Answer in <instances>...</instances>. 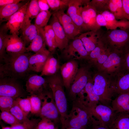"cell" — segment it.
I'll return each mask as SVG.
<instances>
[{"instance_id":"6da1fadb","label":"cell","mask_w":129,"mask_h":129,"mask_svg":"<svg viewBox=\"0 0 129 129\" xmlns=\"http://www.w3.org/2000/svg\"><path fill=\"white\" fill-rule=\"evenodd\" d=\"M26 52L18 54L6 53L0 61V78L9 77L18 80L26 76L30 70L29 58L31 55Z\"/></svg>"},{"instance_id":"7a4b0ae2","label":"cell","mask_w":129,"mask_h":129,"mask_svg":"<svg viewBox=\"0 0 129 129\" xmlns=\"http://www.w3.org/2000/svg\"><path fill=\"white\" fill-rule=\"evenodd\" d=\"M98 121L93 116L89 108L80 98L74 102L70 113L64 121V129L72 127L82 129H91Z\"/></svg>"},{"instance_id":"3957f363","label":"cell","mask_w":129,"mask_h":129,"mask_svg":"<svg viewBox=\"0 0 129 129\" xmlns=\"http://www.w3.org/2000/svg\"><path fill=\"white\" fill-rule=\"evenodd\" d=\"M93 88L102 104L110 106L112 98L115 93L114 88L115 78L97 71L92 77Z\"/></svg>"},{"instance_id":"277c9868","label":"cell","mask_w":129,"mask_h":129,"mask_svg":"<svg viewBox=\"0 0 129 129\" xmlns=\"http://www.w3.org/2000/svg\"><path fill=\"white\" fill-rule=\"evenodd\" d=\"M45 78L59 111L61 123L63 126L68 115L67 100L62 78L61 76L57 73Z\"/></svg>"},{"instance_id":"5b68a950","label":"cell","mask_w":129,"mask_h":129,"mask_svg":"<svg viewBox=\"0 0 129 129\" xmlns=\"http://www.w3.org/2000/svg\"><path fill=\"white\" fill-rule=\"evenodd\" d=\"M100 40L110 52L122 51L129 44V30H102Z\"/></svg>"},{"instance_id":"8992f818","label":"cell","mask_w":129,"mask_h":129,"mask_svg":"<svg viewBox=\"0 0 129 129\" xmlns=\"http://www.w3.org/2000/svg\"><path fill=\"white\" fill-rule=\"evenodd\" d=\"M97 70L114 78L124 72L123 51L111 52L106 60Z\"/></svg>"},{"instance_id":"52a82bcc","label":"cell","mask_w":129,"mask_h":129,"mask_svg":"<svg viewBox=\"0 0 129 129\" xmlns=\"http://www.w3.org/2000/svg\"><path fill=\"white\" fill-rule=\"evenodd\" d=\"M40 95L42 107L39 116L41 118H48L57 125L59 121L61 122L60 119L59 118H60V115L51 92H47L44 91Z\"/></svg>"},{"instance_id":"ba28073f","label":"cell","mask_w":129,"mask_h":129,"mask_svg":"<svg viewBox=\"0 0 129 129\" xmlns=\"http://www.w3.org/2000/svg\"><path fill=\"white\" fill-rule=\"evenodd\" d=\"M18 80L9 77L0 78V96H6L16 99L22 98L26 92Z\"/></svg>"},{"instance_id":"9c48e42d","label":"cell","mask_w":129,"mask_h":129,"mask_svg":"<svg viewBox=\"0 0 129 129\" xmlns=\"http://www.w3.org/2000/svg\"><path fill=\"white\" fill-rule=\"evenodd\" d=\"M89 109L93 116L98 121L99 124L109 129L113 123L117 115L111 106L101 103L94 108Z\"/></svg>"},{"instance_id":"30bf717a","label":"cell","mask_w":129,"mask_h":129,"mask_svg":"<svg viewBox=\"0 0 129 129\" xmlns=\"http://www.w3.org/2000/svg\"><path fill=\"white\" fill-rule=\"evenodd\" d=\"M62 51L63 57L69 61L86 60L88 56V53L82 42L78 37L74 39Z\"/></svg>"},{"instance_id":"8fae6325","label":"cell","mask_w":129,"mask_h":129,"mask_svg":"<svg viewBox=\"0 0 129 129\" xmlns=\"http://www.w3.org/2000/svg\"><path fill=\"white\" fill-rule=\"evenodd\" d=\"M97 22L100 27H105L107 30L122 29L129 30V21L126 19L118 20L109 11L98 14Z\"/></svg>"},{"instance_id":"7c38bea8","label":"cell","mask_w":129,"mask_h":129,"mask_svg":"<svg viewBox=\"0 0 129 129\" xmlns=\"http://www.w3.org/2000/svg\"><path fill=\"white\" fill-rule=\"evenodd\" d=\"M90 66L88 65L79 68L70 88V94L73 98L84 89L89 81L92 78L89 70Z\"/></svg>"},{"instance_id":"4fadbf2b","label":"cell","mask_w":129,"mask_h":129,"mask_svg":"<svg viewBox=\"0 0 129 129\" xmlns=\"http://www.w3.org/2000/svg\"><path fill=\"white\" fill-rule=\"evenodd\" d=\"M87 0L82 6L81 15L86 31H97L101 29L98 24L96 18L97 13L95 9L89 4Z\"/></svg>"},{"instance_id":"5bb4252c","label":"cell","mask_w":129,"mask_h":129,"mask_svg":"<svg viewBox=\"0 0 129 129\" xmlns=\"http://www.w3.org/2000/svg\"><path fill=\"white\" fill-rule=\"evenodd\" d=\"M64 10H60L52 13L55 15L62 26L66 35L69 39H74L81 32Z\"/></svg>"},{"instance_id":"9a60e30c","label":"cell","mask_w":129,"mask_h":129,"mask_svg":"<svg viewBox=\"0 0 129 129\" xmlns=\"http://www.w3.org/2000/svg\"><path fill=\"white\" fill-rule=\"evenodd\" d=\"M110 53V52L100 40L89 54L86 60L89 65L97 69L106 60Z\"/></svg>"},{"instance_id":"2e32d148","label":"cell","mask_w":129,"mask_h":129,"mask_svg":"<svg viewBox=\"0 0 129 129\" xmlns=\"http://www.w3.org/2000/svg\"><path fill=\"white\" fill-rule=\"evenodd\" d=\"M30 1H28L18 11L11 16L7 21L6 26L11 34L18 35L19 31L25 21L27 9Z\"/></svg>"},{"instance_id":"e0dca14e","label":"cell","mask_w":129,"mask_h":129,"mask_svg":"<svg viewBox=\"0 0 129 129\" xmlns=\"http://www.w3.org/2000/svg\"><path fill=\"white\" fill-rule=\"evenodd\" d=\"M87 0H70L67 14L81 31H85L81 15V10L83 5Z\"/></svg>"},{"instance_id":"ac0fdd59","label":"cell","mask_w":129,"mask_h":129,"mask_svg":"<svg viewBox=\"0 0 129 129\" xmlns=\"http://www.w3.org/2000/svg\"><path fill=\"white\" fill-rule=\"evenodd\" d=\"M60 69L64 87L70 88L79 69L78 63L75 60H69L60 67Z\"/></svg>"},{"instance_id":"d6986e66","label":"cell","mask_w":129,"mask_h":129,"mask_svg":"<svg viewBox=\"0 0 129 129\" xmlns=\"http://www.w3.org/2000/svg\"><path fill=\"white\" fill-rule=\"evenodd\" d=\"M45 78L37 74L30 75L26 82V91L31 95H39L48 86Z\"/></svg>"},{"instance_id":"ffe728a7","label":"cell","mask_w":129,"mask_h":129,"mask_svg":"<svg viewBox=\"0 0 129 129\" xmlns=\"http://www.w3.org/2000/svg\"><path fill=\"white\" fill-rule=\"evenodd\" d=\"M52 16L50 25L55 33L56 47L62 51L68 45L69 40L56 17L53 14Z\"/></svg>"},{"instance_id":"44dd1931","label":"cell","mask_w":129,"mask_h":129,"mask_svg":"<svg viewBox=\"0 0 129 129\" xmlns=\"http://www.w3.org/2000/svg\"><path fill=\"white\" fill-rule=\"evenodd\" d=\"M26 45L24 42L18 35L8 34L5 43L6 53L18 54L27 52Z\"/></svg>"},{"instance_id":"7402d4cb","label":"cell","mask_w":129,"mask_h":129,"mask_svg":"<svg viewBox=\"0 0 129 129\" xmlns=\"http://www.w3.org/2000/svg\"><path fill=\"white\" fill-rule=\"evenodd\" d=\"M102 30L100 29L97 31H87L78 37L82 42L88 55L100 41Z\"/></svg>"},{"instance_id":"603a6c76","label":"cell","mask_w":129,"mask_h":129,"mask_svg":"<svg viewBox=\"0 0 129 129\" xmlns=\"http://www.w3.org/2000/svg\"><path fill=\"white\" fill-rule=\"evenodd\" d=\"M50 52L47 49L30 55L29 58L30 70L41 72Z\"/></svg>"},{"instance_id":"cb8c5ba5","label":"cell","mask_w":129,"mask_h":129,"mask_svg":"<svg viewBox=\"0 0 129 129\" xmlns=\"http://www.w3.org/2000/svg\"><path fill=\"white\" fill-rule=\"evenodd\" d=\"M93 83L92 77L89 80L84 90V93L87 94L86 96L85 97L83 94L81 96L85 104L90 108H94L99 102V97L93 90Z\"/></svg>"},{"instance_id":"d4e9b609","label":"cell","mask_w":129,"mask_h":129,"mask_svg":"<svg viewBox=\"0 0 129 129\" xmlns=\"http://www.w3.org/2000/svg\"><path fill=\"white\" fill-rule=\"evenodd\" d=\"M111 107L117 114L126 113L129 114V92L120 94L112 100Z\"/></svg>"},{"instance_id":"484cf974","label":"cell","mask_w":129,"mask_h":129,"mask_svg":"<svg viewBox=\"0 0 129 129\" xmlns=\"http://www.w3.org/2000/svg\"><path fill=\"white\" fill-rule=\"evenodd\" d=\"M38 34L26 48L27 52L37 53L46 49L43 28H38Z\"/></svg>"},{"instance_id":"4316f807","label":"cell","mask_w":129,"mask_h":129,"mask_svg":"<svg viewBox=\"0 0 129 129\" xmlns=\"http://www.w3.org/2000/svg\"><path fill=\"white\" fill-rule=\"evenodd\" d=\"M29 20L24 22L20 29L22 32L21 38L26 45L31 43L38 34V29L35 24L31 23Z\"/></svg>"},{"instance_id":"83f0119b","label":"cell","mask_w":129,"mask_h":129,"mask_svg":"<svg viewBox=\"0 0 129 129\" xmlns=\"http://www.w3.org/2000/svg\"><path fill=\"white\" fill-rule=\"evenodd\" d=\"M24 1L0 7V24L3 22L7 21L11 16L18 11L28 1L26 2Z\"/></svg>"},{"instance_id":"f1b7e54d","label":"cell","mask_w":129,"mask_h":129,"mask_svg":"<svg viewBox=\"0 0 129 129\" xmlns=\"http://www.w3.org/2000/svg\"><path fill=\"white\" fill-rule=\"evenodd\" d=\"M60 67L58 60L51 53L43 66L40 75L48 76L57 73Z\"/></svg>"},{"instance_id":"f546056e","label":"cell","mask_w":129,"mask_h":129,"mask_svg":"<svg viewBox=\"0 0 129 129\" xmlns=\"http://www.w3.org/2000/svg\"><path fill=\"white\" fill-rule=\"evenodd\" d=\"M124 72L115 78V93L118 95L129 92V72Z\"/></svg>"},{"instance_id":"4dcf8cb0","label":"cell","mask_w":129,"mask_h":129,"mask_svg":"<svg viewBox=\"0 0 129 129\" xmlns=\"http://www.w3.org/2000/svg\"><path fill=\"white\" fill-rule=\"evenodd\" d=\"M108 7L109 11L117 20L126 19L122 0H109Z\"/></svg>"},{"instance_id":"1f68e13d","label":"cell","mask_w":129,"mask_h":129,"mask_svg":"<svg viewBox=\"0 0 129 129\" xmlns=\"http://www.w3.org/2000/svg\"><path fill=\"white\" fill-rule=\"evenodd\" d=\"M44 36L45 43L48 46V50L51 53H54L56 48L55 33L50 25L44 28Z\"/></svg>"},{"instance_id":"d6a6232c","label":"cell","mask_w":129,"mask_h":129,"mask_svg":"<svg viewBox=\"0 0 129 129\" xmlns=\"http://www.w3.org/2000/svg\"><path fill=\"white\" fill-rule=\"evenodd\" d=\"M110 129H129V114L123 113L117 114Z\"/></svg>"},{"instance_id":"836d02e7","label":"cell","mask_w":129,"mask_h":129,"mask_svg":"<svg viewBox=\"0 0 129 129\" xmlns=\"http://www.w3.org/2000/svg\"><path fill=\"white\" fill-rule=\"evenodd\" d=\"M9 30L6 24L0 26V61L5 57L6 54L5 48L6 39Z\"/></svg>"},{"instance_id":"e575fe53","label":"cell","mask_w":129,"mask_h":129,"mask_svg":"<svg viewBox=\"0 0 129 129\" xmlns=\"http://www.w3.org/2000/svg\"><path fill=\"white\" fill-rule=\"evenodd\" d=\"M52 15V13L48 10L41 11L35 18V25L37 28H43L47 25Z\"/></svg>"},{"instance_id":"d590c367","label":"cell","mask_w":129,"mask_h":129,"mask_svg":"<svg viewBox=\"0 0 129 129\" xmlns=\"http://www.w3.org/2000/svg\"><path fill=\"white\" fill-rule=\"evenodd\" d=\"M40 11L38 0H31L27 7L26 18L27 19L36 18Z\"/></svg>"},{"instance_id":"8d00e7d4","label":"cell","mask_w":129,"mask_h":129,"mask_svg":"<svg viewBox=\"0 0 129 129\" xmlns=\"http://www.w3.org/2000/svg\"><path fill=\"white\" fill-rule=\"evenodd\" d=\"M20 123L24 122L28 118L18 104L16 100L9 111Z\"/></svg>"},{"instance_id":"74e56055","label":"cell","mask_w":129,"mask_h":129,"mask_svg":"<svg viewBox=\"0 0 129 129\" xmlns=\"http://www.w3.org/2000/svg\"><path fill=\"white\" fill-rule=\"evenodd\" d=\"M28 97L31 105V112L39 116L42 107V101L40 95H31Z\"/></svg>"},{"instance_id":"f35d334b","label":"cell","mask_w":129,"mask_h":129,"mask_svg":"<svg viewBox=\"0 0 129 129\" xmlns=\"http://www.w3.org/2000/svg\"><path fill=\"white\" fill-rule=\"evenodd\" d=\"M51 9L53 12L65 10L68 7L70 0H47Z\"/></svg>"},{"instance_id":"ab89813d","label":"cell","mask_w":129,"mask_h":129,"mask_svg":"<svg viewBox=\"0 0 129 129\" xmlns=\"http://www.w3.org/2000/svg\"><path fill=\"white\" fill-rule=\"evenodd\" d=\"M40 119L39 118H28L22 123L11 126V129H36Z\"/></svg>"},{"instance_id":"60d3db41","label":"cell","mask_w":129,"mask_h":129,"mask_svg":"<svg viewBox=\"0 0 129 129\" xmlns=\"http://www.w3.org/2000/svg\"><path fill=\"white\" fill-rule=\"evenodd\" d=\"M109 0H90L89 3L95 9L98 14L106 11H109Z\"/></svg>"},{"instance_id":"b9f144b4","label":"cell","mask_w":129,"mask_h":129,"mask_svg":"<svg viewBox=\"0 0 129 129\" xmlns=\"http://www.w3.org/2000/svg\"><path fill=\"white\" fill-rule=\"evenodd\" d=\"M16 99L9 97L0 96V109L1 112L9 111L14 104Z\"/></svg>"},{"instance_id":"7bdbcfd3","label":"cell","mask_w":129,"mask_h":129,"mask_svg":"<svg viewBox=\"0 0 129 129\" xmlns=\"http://www.w3.org/2000/svg\"><path fill=\"white\" fill-rule=\"evenodd\" d=\"M0 119L5 123L12 126L20 124L15 117L9 111L1 112Z\"/></svg>"},{"instance_id":"ee69618b","label":"cell","mask_w":129,"mask_h":129,"mask_svg":"<svg viewBox=\"0 0 129 129\" xmlns=\"http://www.w3.org/2000/svg\"><path fill=\"white\" fill-rule=\"evenodd\" d=\"M16 100L21 108L27 116L31 111V105L28 97L24 98H18L16 99Z\"/></svg>"},{"instance_id":"f6af8a7d","label":"cell","mask_w":129,"mask_h":129,"mask_svg":"<svg viewBox=\"0 0 129 129\" xmlns=\"http://www.w3.org/2000/svg\"><path fill=\"white\" fill-rule=\"evenodd\" d=\"M57 127H59L50 120L43 118L38 122L36 129H54Z\"/></svg>"},{"instance_id":"bcb514c9","label":"cell","mask_w":129,"mask_h":129,"mask_svg":"<svg viewBox=\"0 0 129 129\" xmlns=\"http://www.w3.org/2000/svg\"><path fill=\"white\" fill-rule=\"evenodd\" d=\"M123 51L125 69L129 72V44L124 49Z\"/></svg>"},{"instance_id":"7dc6e473","label":"cell","mask_w":129,"mask_h":129,"mask_svg":"<svg viewBox=\"0 0 129 129\" xmlns=\"http://www.w3.org/2000/svg\"><path fill=\"white\" fill-rule=\"evenodd\" d=\"M126 19L129 21V0H122Z\"/></svg>"},{"instance_id":"c3c4849f","label":"cell","mask_w":129,"mask_h":129,"mask_svg":"<svg viewBox=\"0 0 129 129\" xmlns=\"http://www.w3.org/2000/svg\"><path fill=\"white\" fill-rule=\"evenodd\" d=\"M38 1L41 11L48 10L50 7L47 0H39Z\"/></svg>"},{"instance_id":"681fc988","label":"cell","mask_w":129,"mask_h":129,"mask_svg":"<svg viewBox=\"0 0 129 129\" xmlns=\"http://www.w3.org/2000/svg\"><path fill=\"white\" fill-rule=\"evenodd\" d=\"M21 0H0V7L14 3H17L22 1Z\"/></svg>"},{"instance_id":"f907efd6","label":"cell","mask_w":129,"mask_h":129,"mask_svg":"<svg viewBox=\"0 0 129 129\" xmlns=\"http://www.w3.org/2000/svg\"><path fill=\"white\" fill-rule=\"evenodd\" d=\"M91 129H110L107 127L102 125L99 124L95 125Z\"/></svg>"},{"instance_id":"816d5d0a","label":"cell","mask_w":129,"mask_h":129,"mask_svg":"<svg viewBox=\"0 0 129 129\" xmlns=\"http://www.w3.org/2000/svg\"><path fill=\"white\" fill-rule=\"evenodd\" d=\"M1 129H11V126L3 127Z\"/></svg>"},{"instance_id":"f5cc1de1","label":"cell","mask_w":129,"mask_h":129,"mask_svg":"<svg viewBox=\"0 0 129 129\" xmlns=\"http://www.w3.org/2000/svg\"><path fill=\"white\" fill-rule=\"evenodd\" d=\"M64 129H82L74 128L69 127V128H65Z\"/></svg>"},{"instance_id":"db71d44e","label":"cell","mask_w":129,"mask_h":129,"mask_svg":"<svg viewBox=\"0 0 129 129\" xmlns=\"http://www.w3.org/2000/svg\"><path fill=\"white\" fill-rule=\"evenodd\" d=\"M54 129H64L63 128H59V127H57Z\"/></svg>"}]
</instances>
